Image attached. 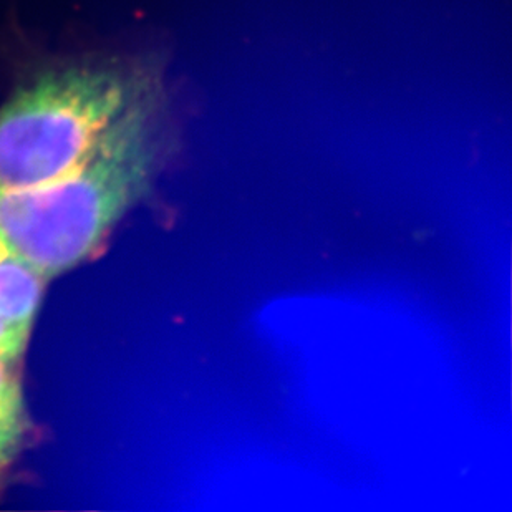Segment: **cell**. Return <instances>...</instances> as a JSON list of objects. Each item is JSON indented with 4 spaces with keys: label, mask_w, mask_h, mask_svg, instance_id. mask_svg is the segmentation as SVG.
Returning a JSON list of instances; mask_svg holds the SVG:
<instances>
[{
    "label": "cell",
    "mask_w": 512,
    "mask_h": 512,
    "mask_svg": "<svg viewBox=\"0 0 512 512\" xmlns=\"http://www.w3.org/2000/svg\"><path fill=\"white\" fill-rule=\"evenodd\" d=\"M161 103L163 90L138 103L62 178L0 189V236L7 249L47 279L95 256L150 184Z\"/></svg>",
    "instance_id": "obj_1"
},
{
    "label": "cell",
    "mask_w": 512,
    "mask_h": 512,
    "mask_svg": "<svg viewBox=\"0 0 512 512\" xmlns=\"http://www.w3.org/2000/svg\"><path fill=\"white\" fill-rule=\"evenodd\" d=\"M160 90L153 73L120 63L44 73L0 110V189L35 188L75 170L126 113Z\"/></svg>",
    "instance_id": "obj_2"
},
{
    "label": "cell",
    "mask_w": 512,
    "mask_h": 512,
    "mask_svg": "<svg viewBox=\"0 0 512 512\" xmlns=\"http://www.w3.org/2000/svg\"><path fill=\"white\" fill-rule=\"evenodd\" d=\"M47 277L9 251H0V320L29 339L35 315L44 297Z\"/></svg>",
    "instance_id": "obj_3"
},
{
    "label": "cell",
    "mask_w": 512,
    "mask_h": 512,
    "mask_svg": "<svg viewBox=\"0 0 512 512\" xmlns=\"http://www.w3.org/2000/svg\"><path fill=\"white\" fill-rule=\"evenodd\" d=\"M10 363L0 358V463L4 468L19 450L25 433L22 390Z\"/></svg>",
    "instance_id": "obj_4"
},
{
    "label": "cell",
    "mask_w": 512,
    "mask_h": 512,
    "mask_svg": "<svg viewBox=\"0 0 512 512\" xmlns=\"http://www.w3.org/2000/svg\"><path fill=\"white\" fill-rule=\"evenodd\" d=\"M27 340L29 339L17 334L0 320V358H4L7 362H15L20 357V353L24 352Z\"/></svg>",
    "instance_id": "obj_5"
},
{
    "label": "cell",
    "mask_w": 512,
    "mask_h": 512,
    "mask_svg": "<svg viewBox=\"0 0 512 512\" xmlns=\"http://www.w3.org/2000/svg\"><path fill=\"white\" fill-rule=\"evenodd\" d=\"M5 244H4V241H2V236H0V251H2V249H5Z\"/></svg>",
    "instance_id": "obj_6"
},
{
    "label": "cell",
    "mask_w": 512,
    "mask_h": 512,
    "mask_svg": "<svg viewBox=\"0 0 512 512\" xmlns=\"http://www.w3.org/2000/svg\"><path fill=\"white\" fill-rule=\"evenodd\" d=\"M2 469H4V464L0 463V471H2Z\"/></svg>",
    "instance_id": "obj_7"
}]
</instances>
